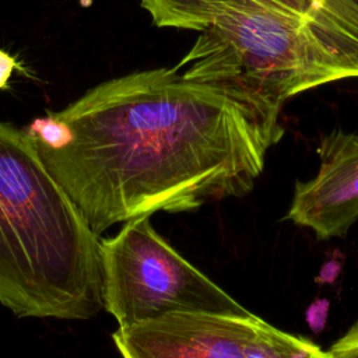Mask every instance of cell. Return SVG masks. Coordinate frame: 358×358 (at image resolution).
<instances>
[{"mask_svg":"<svg viewBox=\"0 0 358 358\" xmlns=\"http://www.w3.org/2000/svg\"><path fill=\"white\" fill-rule=\"evenodd\" d=\"M340 268H341V263L337 262V260H330L327 263H324L319 271V275H317V281L320 282H333L338 274H340Z\"/></svg>","mask_w":358,"mask_h":358,"instance_id":"8fae6325","label":"cell"},{"mask_svg":"<svg viewBox=\"0 0 358 358\" xmlns=\"http://www.w3.org/2000/svg\"><path fill=\"white\" fill-rule=\"evenodd\" d=\"M315 178L296 182L287 218L317 239L343 236L358 220V134L334 130L317 148Z\"/></svg>","mask_w":358,"mask_h":358,"instance_id":"8992f818","label":"cell"},{"mask_svg":"<svg viewBox=\"0 0 358 358\" xmlns=\"http://www.w3.org/2000/svg\"><path fill=\"white\" fill-rule=\"evenodd\" d=\"M17 66H18L17 60L11 55H8L7 52L0 49V90H3L7 85L10 77L13 74L14 69H17Z\"/></svg>","mask_w":358,"mask_h":358,"instance_id":"30bf717a","label":"cell"},{"mask_svg":"<svg viewBox=\"0 0 358 358\" xmlns=\"http://www.w3.org/2000/svg\"><path fill=\"white\" fill-rule=\"evenodd\" d=\"M25 131L96 235L246 194L281 138L178 67L103 81Z\"/></svg>","mask_w":358,"mask_h":358,"instance_id":"6da1fadb","label":"cell"},{"mask_svg":"<svg viewBox=\"0 0 358 358\" xmlns=\"http://www.w3.org/2000/svg\"><path fill=\"white\" fill-rule=\"evenodd\" d=\"M152 24L197 32L178 69L282 137L284 103L358 78V0H140Z\"/></svg>","mask_w":358,"mask_h":358,"instance_id":"7a4b0ae2","label":"cell"},{"mask_svg":"<svg viewBox=\"0 0 358 358\" xmlns=\"http://www.w3.org/2000/svg\"><path fill=\"white\" fill-rule=\"evenodd\" d=\"M331 358H358V322L327 351Z\"/></svg>","mask_w":358,"mask_h":358,"instance_id":"ba28073f","label":"cell"},{"mask_svg":"<svg viewBox=\"0 0 358 358\" xmlns=\"http://www.w3.org/2000/svg\"><path fill=\"white\" fill-rule=\"evenodd\" d=\"M329 309L330 303L327 299H316L308 306L305 317L308 326L313 333H320L324 329L329 316Z\"/></svg>","mask_w":358,"mask_h":358,"instance_id":"9c48e42d","label":"cell"},{"mask_svg":"<svg viewBox=\"0 0 358 358\" xmlns=\"http://www.w3.org/2000/svg\"><path fill=\"white\" fill-rule=\"evenodd\" d=\"M0 303L17 317L87 320L102 302L101 239L25 129L0 122Z\"/></svg>","mask_w":358,"mask_h":358,"instance_id":"3957f363","label":"cell"},{"mask_svg":"<svg viewBox=\"0 0 358 358\" xmlns=\"http://www.w3.org/2000/svg\"><path fill=\"white\" fill-rule=\"evenodd\" d=\"M245 355L246 358H331L312 341L285 333L256 315L245 344Z\"/></svg>","mask_w":358,"mask_h":358,"instance_id":"52a82bcc","label":"cell"},{"mask_svg":"<svg viewBox=\"0 0 358 358\" xmlns=\"http://www.w3.org/2000/svg\"><path fill=\"white\" fill-rule=\"evenodd\" d=\"M102 302L117 329L176 312L248 316L250 312L180 256L150 215L101 239Z\"/></svg>","mask_w":358,"mask_h":358,"instance_id":"277c9868","label":"cell"},{"mask_svg":"<svg viewBox=\"0 0 358 358\" xmlns=\"http://www.w3.org/2000/svg\"><path fill=\"white\" fill-rule=\"evenodd\" d=\"M255 315L176 312L112 334L122 358H246Z\"/></svg>","mask_w":358,"mask_h":358,"instance_id":"5b68a950","label":"cell"}]
</instances>
